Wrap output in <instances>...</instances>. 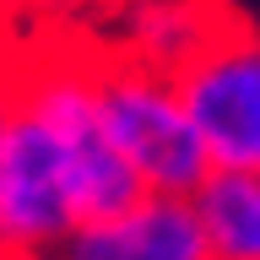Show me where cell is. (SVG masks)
<instances>
[{
	"label": "cell",
	"mask_w": 260,
	"mask_h": 260,
	"mask_svg": "<svg viewBox=\"0 0 260 260\" xmlns=\"http://www.w3.org/2000/svg\"><path fill=\"white\" fill-rule=\"evenodd\" d=\"M6 119H11V65H0V141H6Z\"/></svg>",
	"instance_id": "cell-6"
},
{
	"label": "cell",
	"mask_w": 260,
	"mask_h": 260,
	"mask_svg": "<svg viewBox=\"0 0 260 260\" xmlns=\"http://www.w3.org/2000/svg\"><path fill=\"white\" fill-rule=\"evenodd\" d=\"M211 260H260V174L211 168L190 195Z\"/></svg>",
	"instance_id": "cell-5"
},
{
	"label": "cell",
	"mask_w": 260,
	"mask_h": 260,
	"mask_svg": "<svg viewBox=\"0 0 260 260\" xmlns=\"http://www.w3.org/2000/svg\"><path fill=\"white\" fill-rule=\"evenodd\" d=\"M92 92L98 119L114 152L130 162L146 195H195V184L211 174V157L195 136L190 114L179 103L174 76L152 65H136L119 49H92Z\"/></svg>",
	"instance_id": "cell-1"
},
{
	"label": "cell",
	"mask_w": 260,
	"mask_h": 260,
	"mask_svg": "<svg viewBox=\"0 0 260 260\" xmlns=\"http://www.w3.org/2000/svg\"><path fill=\"white\" fill-rule=\"evenodd\" d=\"M38 6H54V11H87V6H109V0H38Z\"/></svg>",
	"instance_id": "cell-7"
},
{
	"label": "cell",
	"mask_w": 260,
	"mask_h": 260,
	"mask_svg": "<svg viewBox=\"0 0 260 260\" xmlns=\"http://www.w3.org/2000/svg\"><path fill=\"white\" fill-rule=\"evenodd\" d=\"M174 87L211 168L260 174V27L222 11L174 71Z\"/></svg>",
	"instance_id": "cell-2"
},
{
	"label": "cell",
	"mask_w": 260,
	"mask_h": 260,
	"mask_svg": "<svg viewBox=\"0 0 260 260\" xmlns=\"http://www.w3.org/2000/svg\"><path fill=\"white\" fill-rule=\"evenodd\" d=\"M71 228L76 201L60 141L11 103L0 141V260H49Z\"/></svg>",
	"instance_id": "cell-3"
},
{
	"label": "cell",
	"mask_w": 260,
	"mask_h": 260,
	"mask_svg": "<svg viewBox=\"0 0 260 260\" xmlns=\"http://www.w3.org/2000/svg\"><path fill=\"white\" fill-rule=\"evenodd\" d=\"M49 260H211L190 195H141L136 206L76 222Z\"/></svg>",
	"instance_id": "cell-4"
}]
</instances>
